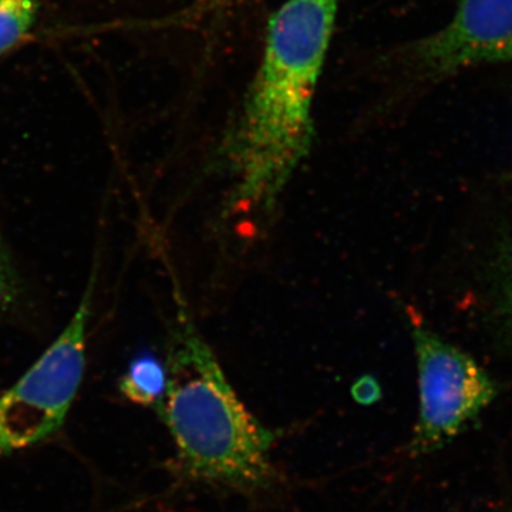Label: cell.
Instances as JSON below:
<instances>
[{
  "mask_svg": "<svg viewBox=\"0 0 512 512\" xmlns=\"http://www.w3.org/2000/svg\"><path fill=\"white\" fill-rule=\"evenodd\" d=\"M419 379L413 454H429L456 439L494 402L493 377L463 350L423 325L412 329Z\"/></svg>",
  "mask_w": 512,
  "mask_h": 512,
  "instance_id": "cell-4",
  "label": "cell"
},
{
  "mask_svg": "<svg viewBox=\"0 0 512 512\" xmlns=\"http://www.w3.org/2000/svg\"><path fill=\"white\" fill-rule=\"evenodd\" d=\"M231 0H204L210 8H220V6L228 5Z\"/></svg>",
  "mask_w": 512,
  "mask_h": 512,
  "instance_id": "cell-11",
  "label": "cell"
},
{
  "mask_svg": "<svg viewBox=\"0 0 512 512\" xmlns=\"http://www.w3.org/2000/svg\"><path fill=\"white\" fill-rule=\"evenodd\" d=\"M353 396L359 403L370 404L379 399L380 387L372 377H363L353 387Z\"/></svg>",
  "mask_w": 512,
  "mask_h": 512,
  "instance_id": "cell-10",
  "label": "cell"
},
{
  "mask_svg": "<svg viewBox=\"0 0 512 512\" xmlns=\"http://www.w3.org/2000/svg\"><path fill=\"white\" fill-rule=\"evenodd\" d=\"M497 309L503 328L512 340V234L505 239L497 259Z\"/></svg>",
  "mask_w": 512,
  "mask_h": 512,
  "instance_id": "cell-8",
  "label": "cell"
},
{
  "mask_svg": "<svg viewBox=\"0 0 512 512\" xmlns=\"http://www.w3.org/2000/svg\"><path fill=\"white\" fill-rule=\"evenodd\" d=\"M93 285L94 275L59 338L0 394V458L35 447L62 429L86 369Z\"/></svg>",
  "mask_w": 512,
  "mask_h": 512,
  "instance_id": "cell-3",
  "label": "cell"
},
{
  "mask_svg": "<svg viewBox=\"0 0 512 512\" xmlns=\"http://www.w3.org/2000/svg\"><path fill=\"white\" fill-rule=\"evenodd\" d=\"M168 359V389L158 416L173 436L184 478L252 491L274 480V431L255 419L228 382L185 309Z\"/></svg>",
  "mask_w": 512,
  "mask_h": 512,
  "instance_id": "cell-2",
  "label": "cell"
},
{
  "mask_svg": "<svg viewBox=\"0 0 512 512\" xmlns=\"http://www.w3.org/2000/svg\"><path fill=\"white\" fill-rule=\"evenodd\" d=\"M120 392L138 406L156 410L168 389V370L153 353H143L131 360L119 382Z\"/></svg>",
  "mask_w": 512,
  "mask_h": 512,
  "instance_id": "cell-6",
  "label": "cell"
},
{
  "mask_svg": "<svg viewBox=\"0 0 512 512\" xmlns=\"http://www.w3.org/2000/svg\"><path fill=\"white\" fill-rule=\"evenodd\" d=\"M36 18V0H0V55L28 35Z\"/></svg>",
  "mask_w": 512,
  "mask_h": 512,
  "instance_id": "cell-7",
  "label": "cell"
},
{
  "mask_svg": "<svg viewBox=\"0 0 512 512\" xmlns=\"http://www.w3.org/2000/svg\"><path fill=\"white\" fill-rule=\"evenodd\" d=\"M20 298V281L18 271L5 242L0 238V312L9 311Z\"/></svg>",
  "mask_w": 512,
  "mask_h": 512,
  "instance_id": "cell-9",
  "label": "cell"
},
{
  "mask_svg": "<svg viewBox=\"0 0 512 512\" xmlns=\"http://www.w3.org/2000/svg\"><path fill=\"white\" fill-rule=\"evenodd\" d=\"M340 0H285L225 144L239 208L271 210L315 138L313 106Z\"/></svg>",
  "mask_w": 512,
  "mask_h": 512,
  "instance_id": "cell-1",
  "label": "cell"
},
{
  "mask_svg": "<svg viewBox=\"0 0 512 512\" xmlns=\"http://www.w3.org/2000/svg\"><path fill=\"white\" fill-rule=\"evenodd\" d=\"M410 56L429 79L485 64L512 63V0H458L447 25L414 43Z\"/></svg>",
  "mask_w": 512,
  "mask_h": 512,
  "instance_id": "cell-5",
  "label": "cell"
}]
</instances>
